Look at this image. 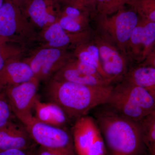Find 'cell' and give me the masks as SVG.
<instances>
[{
    "instance_id": "1",
    "label": "cell",
    "mask_w": 155,
    "mask_h": 155,
    "mask_svg": "<svg viewBox=\"0 0 155 155\" xmlns=\"http://www.w3.org/2000/svg\"><path fill=\"white\" fill-rule=\"evenodd\" d=\"M90 112L102 135L107 155H147L137 122L107 103Z\"/></svg>"
},
{
    "instance_id": "2",
    "label": "cell",
    "mask_w": 155,
    "mask_h": 155,
    "mask_svg": "<svg viewBox=\"0 0 155 155\" xmlns=\"http://www.w3.org/2000/svg\"><path fill=\"white\" fill-rule=\"evenodd\" d=\"M114 85H83L51 78L45 87L49 102L57 104L72 122L108 101Z\"/></svg>"
},
{
    "instance_id": "3",
    "label": "cell",
    "mask_w": 155,
    "mask_h": 155,
    "mask_svg": "<svg viewBox=\"0 0 155 155\" xmlns=\"http://www.w3.org/2000/svg\"><path fill=\"white\" fill-rule=\"evenodd\" d=\"M107 104L136 122L155 110L153 95L124 79L114 85Z\"/></svg>"
},
{
    "instance_id": "4",
    "label": "cell",
    "mask_w": 155,
    "mask_h": 155,
    "mask_svg": "<svg viewBox=\"0 0 155 155\" xmlns=\"http://www.w3.org/2000/svg\"><path fill=\"white\" fill-rule=\"evenodd\" d=\"M92 19L95 26V32L115 45L126 56V47L139 19L135 11L124 8L110 16L96 15Z\"/></svg>"
},
{
    "instance_id": "5",
    "label": "cell",
    "mask_w": 155,
    "mask_h": 155,
    "mask_svg": "<svg viewBox=\"0 0 155 155\" xmlns=\"http://www.w3.org/2000/svg\"><path fill=\"white\" fill-rule=\"evenodd\" d=\"M70 131L77 155H107L102 135L91 116L86 115L75 120Z\"/></svg>"
},
{
    "instance_id": "6",
    "label": "cell",
    "mask_w": 155,
    "mask_h": 155,
    "mask_svg": "<svg viewBox=\"0 0 155 155\" xmlns=\"http://www.w3.org/2000/svg\"><path fill=\"white\" fill-rule=\"evenodd\" d=\"M0 38L24 42L38 38L35 26L22 16L16 5L7 1L0 9Z\"/></svg>"
},
{
    "instance_id": "7",
    "label": "cell",
    "mask_w": 155,
    "mask_h": 155,
    "mask_svg": "<svg viewBox=\"0 0 155 155\" xmlns=\"http://www.w3.org/2000/svg\"><path fill=\"white\" fill-rule=\"evenodd\" d=\"M75 58L74 54L65 49L41 48L25 61L30 66L35 78L39 81H46Z\"/></svg>"
},
{
    "instance_id": "8",
    "label": "cell",
    "mask_w": 155,
    "mask_h": 155,
    "mask_svg": "<svg viewBox=\"0 0 155 155\" xmlns=\"http://www.w3.org/2000/svg\"><path fill=\"white\" fill-rule=\"evenodd\" d=\"M24 126L39 146L75 153L70 128L46 124L34 116Z\"/></svg>"
},
{
    "instance_id": "9",
    "label": "cell",
    "mask_w": 155,
    "mask_h": 155,
    "mask_svg": "<svg viewBox=\"0 0 155 155\" xmlns=\"http://www.w3.org/2000/svg\"><path fill=\"white\" fill-rule=\"evenodd\" d=\"M93 40L98 49L100 61L106 80L112 85L120 82L130 69L126 56L115 45L95 32Z\"/></svg>"
},
{
    "instance_id": "10",
    "label": "cell",
    "mask_w": 155,
    "mask_h": 155,
    "mask_svg": "<svg viewBox=\"0 0 155 155\" xmlns=\"http://www.w3.org/2000/svg\"><path fill=\"white\" fill-rule=\"evenodd\" d=\"M39 81L34 78L29 81L4 89L16 118L24 125L33 118L34 109Z\"/></svg>"
},
{
    "instance_id": "11",
    "label": "cell",
    "mask_w": 155,
    "mask_h": 155,
    "mask_svg": "<svg viewBox=\"0 0 155 155\" xmlns=\"http://www.w3.org/2000/svg\"><path fill=\"white\" fill-rule=\"evenodd\" d=\"M155 45V22L139 17L126 47L125 55L129 62L141 64Z\"/></svg>"
},
{
    "instance_id": "12",
    "label": "cell",
    "mask_w": 155,
    "mask_h": 155,
    "mask_svg": "<svg viewBox=\"0 0 155 155\" xmlns=\"http://www.w3.org/2000/svg\"><path fill=\"white\" fill-rule=\"evenodd\" d=\"M95 31L92 30L78 33L68 32L61 27L58 22L42 30L41 37L45 41L43 48L65 49L76 48L92 39Z\"/></svg>"
},
{
    "instance_id": "13",
    "label": "cell",
    "mask_w": 155,
    "mask_h": 155,
    "mask_svg": "<svg viewBox=\"0 0 155 155\" xmlns=\"http://www.w3.org/2000/svg\"><path fill=\"white\" fill-rule=\"evenodd\" d=\"M38 146L20 122L14 119L0 128V150L31 149Z\"/></svg>"
},
{
    "instance_id": "14",
    "label": "cell",
    "mask_w": 155,
    "mask_h": 155,
    "mask_svg": "<svg viewBox=\"0 0 155 155\" xmlns=\"http://www.w3.org/2000/svg\"><path fill=\"white\" fill-rule=\"evenodd\" d=\"M35 78L31 68L24 61L11 59L0 71V90L29 81Z\"/></svg>"
},
{
    "instance_id": "15",
    "label": "cell",
    "mask_w": 155,
    "mask_h": 155,
    "mask_svg": "<svg viewBox=\"0 0 155 155\" xmlns=\"http://www.w3.org/2000/svg\"><path fill=\"white\" fill-rule=\"evenodd\" d=\"M34 109V116L40 122L64 128H70L72 121L69 119L64 110L57 104L49 102H42L37 97Z\"/></svg>"
},
{
    "instance_id": "16",
    "label": "cell",
    "mask_w": 155,
    "mask_h": 155,
    "mask_svg": "<svg viewBox=\"0 0 155 155\" xmlns=\"http://www.w3.org/2000/svg\"><path fill=\"white\" fill-rule=\"evenodd\" d=\"M72 61L56 72L51 78L90 86L112 85L103 78L87 75L81 72L72 64Z\"/></svg>"
},
{
    "instance_id": "17",
    "label": "cell",
    "mask_w": 155,
    "mask_h": 155,
    "mask_svg": "<svg viewBox=\"0 0 155 155\" xmlns=\"http://www.w3.org/2000/svg\"><path fill=\"white\" fill-rule=\"evenodd\" d=\"M123 79L147 90L155 97V68L138 65L130 68Z\"/></svg>"
},
{
    "instance_id": "18",
    "label": "cell",
    "mask_w": 155,
    "mask_h": 155,
    "mask_svg": "<svg viewBox=\"0 0 155 155\" xmlns=\"http://www.w3.org/2000/svg\"><path fill=\"white\" fill-rule=\"evenodd\" d=\"M27 12L32 24L42 30L58 22L59 20L54 14L48 11L45 0H33Z\"/></svg>"
},
{
    "instance_id": "19",
    "label": "cell",
    "mask_w": 155,
    "mask_h": 155,
    "mask_svg": "<svg viewBox=\"0 0 155 155\" xmlns=\"http://www.w3.org/2000/svg\"><path fill=\"white\" fill-rule=\"evenodd\" d=\"M137 122L147 155H155V110Z\"/></svg>"
},
{
    "instance_id": "20",
    "label": "cell",
    "mask_w": 155,
    "mask_h": 155,
    "mask_svg": "<svg viewBox=\"0 0 155 155\" xmlns=\"http://www.w3.org/2000/svg\"><path fill=\"white\" fill-rule=\"evenodd\" d=\"M127 5L139 17L155 22V0H130Z\"/></svg>"
},
{
    "instance_id": "21",
    "label": "cell",
    "mask_w": 155,
    "mask_h": 155,
    "mask_svg": "<svg viewBox=\"0 0 155 155\" xmlns=\"http://www.w3.org/2000/svg\"><path fill=\"white\" fill-rule=\"evenodd\" d=\"M130 0H96L97 15L110 16L125 8Z\"/></svg>"
},
{
    "instance_id": "22",
    "label": "cell",
    "mask_w": 155,
    "mask_h": 155,
    "mask_svg": "<svg viewBox=\"0 0 155 155\" xmlns=\"http://www.w3.org/2000/svg\"><path fill=\"white\" fill-rule=\"evenodd\" d=\"M15 118L5 91L0 90V128Z\"/></svg>"
},
{
    "instance_id": "23",
    "label": "cell",
    "mask_w": 155,
    "mask_h": 155,
    "mask_svg": "<svg viewBox=\"0 0 155 155\" xmlns=\"http://www.w3.org/2000/svg\"><path fill=\"white\" fill-rule=\"evenodd\" d=\"M9 41L6 39L0 38V71L6 63L11 59H17L20 54V51L7 44Z\"/></svg>"
},
{
    "instance_id": "24",
    "label": "cell",
    "mask_w": 155,
    "mask_h": 155,
    "mask_svg": "<svg viewBox=\"0 0 155 155\" xmlns=\"http://www.w3.org/2000/svg\"><path fill=\"white\" fill-rule=\"evenodd\" d=\"M69 6L74 7L89 14L91 19L97 15L96 0H65Z\"/></svg>"
},
{
    "instance_id": "25",
    "label": "cell",
    "mask_w": 155,
    "mask_h": 155,
    "mask_svg": "<svg viewBox=\"0 0 155 155\" xmlns=\"http://www.w3.org/2000/svg\"><path fill=\"white\" fill-rule=\"evenodd\" d=\"M72 64L76 68L81 71V72H84V73H85L87 75L98 78H103V77L100 75L97 69L94 66L88 64H87L86 63H84V62L79 61L75 58L72 60Z\"/></svg>"
},
{
    "instance_id": "26",
    "label": "cell",
    "mask_w": 155,
    "mask_h": 155,
    "mask_svg": "<svg viewBox=\"0 0 155 155\" xmlns=\"http://www.w3.org/2000/svg\"><path fill=\"white\" fill-rule=\"evenodd\" d=\"M37 155H77L76 153L72 152L65 150L54 149L38 147L36 150Z\"/></svg>"
},
{
    "instance_id": "27",
    "label": "cell",
    "mask_w": 155,
    "mask_h": 155,
    "mask_svg": "<svg viewBox=\"0 0 155 155\" xmlns=\"http://www.w3.org/2000/svg\"><path fill=\"white\" fill-rule=\"evenodd\" d=\"M35 148L31 149H10L0 150V155H37Z\"/></svg>"
},
{
    "instance_id": "28",
    "label": "cell",
    "mask_w": 155,
    "mask_h": 155,
    "mask_svg": "<svg viewBox=\"0 0 155 155\" xmlns=\"http://www.w3.org/2000/svg\"><path fill=\"white\" fill-rule=\"evenodd\" d=\"M139 65L150 66L155 68V45L146 59Z\"/></svg>"
},
{
    "instance_id": "29",
    "label": "cell",
    "mask_w": 155,
    "mask_h": 155,
    "mask_svg": "<svg viewBox=\"0 0 155 155\" xmlns=\"http://www.w3.org/2000/svg\"><path fill=\"white\" fill-rule=\"evenodd\" d=\"M3 3H3V0H0V9L3 5Z\"/></svg>"
}]
</instances>
